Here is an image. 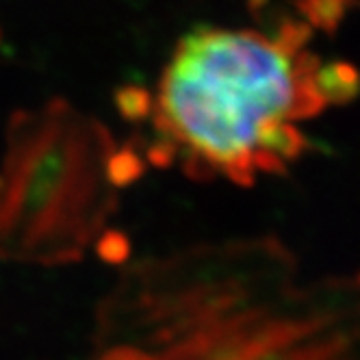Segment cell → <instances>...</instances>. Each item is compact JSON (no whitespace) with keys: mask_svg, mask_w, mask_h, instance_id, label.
Segmentation results:
<instances>
[{"mask_svg":"<svg viewBox=\"0 0 360 360\" xmlns=\"http://www.w3.org/2000/svg\"><path fill=\"white\" fill-rule=\"evenodd\" d=\"M308 29L285 22L276 35L202 27L178 41L152 100L161 165L180 161L191 178L241 187L285 172L306 148L295 122L315 117L326 100Z\"/></svg>","mask_w":360,"mask_h":360,"instance_id":"cell-1","label":"cell"},{"mask_svg":"<svg viewBox=\"0 0 360 360\" xmlns=\"http://www.w3.org/2000/svg\"><path fill=\"white\" fill-rule=\"evenodd\" d=\"M113 150L107 128L63 100L15 113L0 172V250L76 259L115 211L107 176Z\"/></svg>","mask_w":360,"mask_h":360,"instance_id":"cell-2","label":"cell"},{"mask_svg":"<svg viewBox=\"0 0 360 360\" xmlns=\"http://www.w3.org/2000/svg\"><path fill=\"white\" fill-rule=\"evenodd\" d=\"M317 87L326 105L334 102H349L360 89V74L347 63H330L319 65L317 70Z\"/></svg>","mask_w":360,"mask_h":360,"instance_id":"cell-3","label":"cell"},{"mask_svg":"<svg viewBox=\"0 0 360 360\" xmlns=\"http://www.w3.org/2000/svg\"><path fill=\"white\" fill-rule=\"evenodd\" d=\"M143 172H146L143 157L133 146L115 148L111 152L109 163H107V176H109V183L113 185L115 191L133 185L135 180H139L143 176Z\"/></svg>","mask_w":360,"mask_h":360,"instance_id":"cell-4","label":"cell"},{"mask_svg":"<svg viewBox=\"0 0 360 360\" xmlns=\"http://www.w3.org/2000/svg\"><path fill=\"white\" fill-rule=\"evenodd\" d=\"M115 107L128 122H141L152 115V96L143 87L124 85L115 91Z\"/></svg>","mask_w":360,"mask_h":360,"instance_id":"cell-5","label":"cell"},{"mask_svg":"<svg viewBox=\"0 0 360 360\" xmlns=\"http://www.w3.org/2000/svg\"><path fill=\"white\" fill-rule=\"evenodd\" d=\"M349 0H302L306 15L311 18L317 27L332 31L337 22L345 15Z\"/></svg>","mask_w":360,"mask_h":360,"instance_id":"cell-6","label":"cell"},{"mask_svg":"<svg viewBox=\"0 0 360 360\" xmlns=\"http://www.w3.org/2000/svg\"><path fill=\"white\" fill-rule=\"evenodd\" d=\"M98 252L105 261H124L128 256V239L122 233H117V230H109V233L100 237Z\"/></svg>","mask_w":360,"mask_h":360,"instance_id":"cell-7","label":"cell"}]
</instances>
